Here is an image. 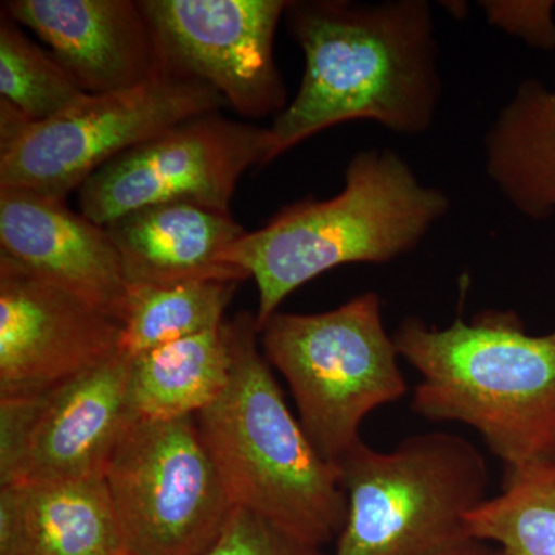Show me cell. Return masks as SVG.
<instances>
[{
	"instance_id": "1",
	"label": "cell",
	"mask_w": 555,
	"mask_h": 555,
	"mask_svg": "<svg viewBox=\"0 0 555 555\" xmlns=\"http://www.w3.org/2000/svg\"><path fill=\"white\" fill-rule=\"evenodd\" d=\"M284 17L305 73L297 96L269 127L273 160L350 120H372L404 137L433 127L443 82L426 0H298Z\"/></svg>"
},
{
	"instance_id": "2",
	"label": "cell",
	"mask_w": 555,
	"mask_h": 555,
	"mask_svg": "<svg viewBox=\"0 0 555 555\" xmlns=\"http://www.w3.org/2000/svg\"><path fill=\"white\" fill-rule=\"evenodd\" d=\"M392 337L422 377L416 415L477 430L506 469L555 455V331L531 335L514 310L485 309L447 327L406 317Z\"/></svg>"
},
{
	"instance_id": "3",
	"label": "cell",
	"mask_w": 555,
	"mask_h": 555,
	"mask_svg": "<svg viewBox=\"0 0 555 555\" xmlns=\"http://www.w3.org/2000/svg\"><path fill=\"white\" fill-rule=\"evenodd\" d=\"M451 208L390 149L358 152L345 189L326 201L284 207L222 255L257 283L259 331L281 302L309 281L347 264H387L414 251Z\"/></svg>"
},
{
	"instance_id": "4",
	"label": "cell",
	"mask_w": 555,
	"mask_h": 555,
	"mask_svg": "<svg viewBox=\"0 0 555 555\" xmlns=\"http://www.w3.org/2000/svg\"><path fill=\"white\" fill-rule=\"evenodd\" d=\"M233 367L222 396L196 420L235 507L305 545L337 542L347 516L341 469L318 454L259 352L257 317L225 321Z\"/></svg>"
},
{
	"instance_id": "5",
	"label": "cell",
	"mask_w": 555,
	"mask_h": 555,
	"mask_svg": "<svg viewBox=\"0 0 555 555\" xmlns=\"http://www.w3.org/2000/svg\"><path fill=\"white\" fill-rule=\"evenodd\" d=\"M345 526L328 555H477L467 516L488 496V463L466 438L434 430L378 451L363 440L338 463Z\"/></svg>"
},
{
	"instance_id": "6",
	"label": "cell",
	"mask_w": 555,
	"mask_h": 555,
	"mask_svg": "<svg viewBox=\"0 0 555 555\" xmlns=\"http://www.w3.org/2000/svg\"><path fill=\"white\" fill-rule=\"evenodd\" d=\"M264 357L286 378L318 454L338 465L375 409L408 393L383 301L364 292L320 313H273L259 331Z\"/></svg>"
},
{
	"instance_id": "7",
	"label": "cell",
	"mask_w": 555,
	"mask_h": 555,
	"mask_svg": "<svg viewBox=\"0 0 555 555\" xmlns=\"http://www.w3.org/2000/svg\"><path fill=\"white\" fill-rule=\"evenodd\" d=\"M104 480L129 555H204L235 509L196 416L138 420Z\"/></svg>"
},
{
	"instance_id": "8",
	"label": "cell",
	"mask_w": 555,
	"mask_h": 555,
	"mask_svg": "<svg viewBox=\"0 0 555 555\" xmlns=\"http://www.w3.org/2000/svg\"><path fill=\"white\" fill-rule=\"evenodd\" d=\"M222 105L224 98L207 83L167 73L134 89L87 94L57 118L28 124L0 149V189L65 201L122 153Z\"/></svg>"
},
{
	"instance_id": "9",
	"label": "cell",
	"mask_w": 555,
	"mask_h": 555,
	"mask_svg": "<svg viewBox=\"0 0 555 555\" xmlns=\"http://www.w3.org/2000/svg\"><path fill=\"white\" fill-rule=\"evenodd\" d=\"M270 129L218 112L196 116L122 153L78 190L80 214L100 225L139 208L193 203L230 211L247 170L273 160Z\"/></svg>"
},
{
	"instance_id": "10",
	"label": "cell",
	"mask_w": 555,
	"mask_h": 555,
	"mask_svg": "<svg viewBox=\"0 0 555 555\" xmlns=\"http://www.w3.org/2000/svg\"><path fill=\"white\" fill-rule=\"evenodd\" d=\"M129 378L118 352L49 393L0 400V486L104 478L138 422Z\"/></svg>"
},
{
	"instance_id": "11",
	"label": "cell",
	"mask_w": 555,
	"mask_h": 555,
	"mask_svg": "<svg viewBox=\"0 0 555 555\" xmlns=\"http://www.w3.org/2000/svg\"><path fill=\"white\" fill-rule=\"evenodd\" d=\"M288 0H142L159 67L207 83L246 118L287 107L273 43Z\"/></svg>"
},
{
	"instance_id": "12",
	"label": "cell",
	"mask_w": 555,
	"mask_h": 555,
	"mask_svg": "<svg viewBox=\"0 0 555 555\" xmlns=\"http://www.w3.org/2000/svg\"><path fill=\"white\" fill-rule=\"evenodd\" d=\"M120 323L0 255V400L43 396L119 352Z\"/></svg>"
},
{
	"instance_id": "13",
	"label": "cell",
	"mask_w": 555,
	"mask_h": 555,
	"mask_svg": "<svg viewBox=\"0 0 555 555\" xmlns=\"http://www.w3.org/2000/svg\"><path fill=\"white\" fill-rule=\"evenodd\" d=\"M0 255L120 323L129 284L107 229L65 201L0 189Z\"/></svg>"
},
{
	"instance_id": "14",
	"label": "cell",
	"mask_w": 555,
	"mask_h": 555,
	"mask_svg": "<svg viewBox=\"0 0 555 555\" xmlns=\"http://www.w3.org/2000/svg\"><path fill=\"white\" fill-rule=\"evenodd\" d=\"M2 13L39 36L86 93L134 89L163 73L141 2L9 0Z\"/></svg>"
},
{
	"instance_id": "15",
	"label": "cell",
	"mask_w": 555,
	"mask_h": 555,
	"mask_svg": "<svg viewBox=\"0 0 555 555\" xmlns=\"http://www.w3.org/2000/svg\"><path fill=\"white\" fill-rule=\"evenodd\" d=\"M105 229L129 286L248 280L243 269L221 261L248 232L230 211L193 203L156 204L124 215Z\"/></svg>"
},
{
	"instance_id": "16",
	"label": "cell",
	"mask_w": 555,
	"mask_h": 555,
	"mask_svg": "<svg viewBox=\"0 0 555 555\" xmlns=\"http://www.w3.org/2000/svg\"><path fill=\"white\" fill-rule=\"evenodd\" d=\"M0 555H129L104 478L0 486Z\"/></svg>"
},
{
	"instance_id": "17",
	"label": "cell",
	"mask_w": 555,
	"mask_h": 555,
	"mask_svg": "<svg viewBox=\"0 0 555 555\" xmlns=\"http://www.w3.org/2000/svg\"><path fill=\"white\" fill-rule=\"evenodd\" d=\"M485 170L521 217H555V90L528 78L503 105L483 139Z\"/></svg>"
},
{
	"instance_id": "18",
	"label": "cell",
	"mask_w": 555,
	"mask_h": 555,
	"mask_svg": "<svg viewBox=\"0 0 555 555\" xmlns=\"http://www.w3.org/2000/svg\"><path fill=\"white\" fill-rule=\"evenodd\" d=\"M130 401L138 420L198 416L224 392L233 357L224 323L129 358Z\"/></svg>"
},
{
	"instance_id": "19",
	"label": "cell",
	"mask_w": 555,
	"mask_h": 555,
	"mask_svg": "<svg viewBox=\"0 0 555 555\" xmlns=\"http://www.w3.org/2000/svg\"><path fill=\"white\" fill-rule=\"evenodd\" d=\"M240 283L199 280L129 286L120 317L119 352L133 358L224 323L225 309Z\"/></svg>"
},
{
	"instance_id": "20",
	"label": "cell",
	"mask_w": 555,
	"mask_h": 555,
	"mask_svg": "<svg viewBox=\"0 0 555 555\" xmlns=\"http://www.w3.org/2000/svg\"><path fill=\"white\" fill-rule=\"evenodd\" d=\"M481 542L513 555H555V455L506 469L499 495L467 516Z\"/></svg>"
},
{
	"instance_id": "21",
	"label": "cell",
	"mask_w": 555,
	"mask_h": 555,
	"mask_svg": "<svg viewBox=\"0 0 555 555\" xmlns=\"http://www.w3.org/2000/svg\"><path fill=\"white\" fill-rule=\"evenodd\" d=\"M87 94L53 54L2 13L0 100L10 102L31 122H46L75 107Z\"/></svg>"
},
{
	"instance_id": "22",
	"label": "cell",
	"mask_w": 555,
	"mask_h": 555,
	"mask_svg": "<svg viewBox=\"0 0 555 555\" xmlns=\"http://www.w3.org/2000/svg\"><path fill=\"white\" fill-rule=\"evenodd\" d=\"M204 555H328L320 547L305 545L268 524L235 507L224 531Z\"/></svg>"
},
{
	"instance_id": "23",
	"label": "cell",
	"mask_w": 555,
	"mask_h": 555,
	"mask_svg": "<svg viewBox=\"0 0 555 555\" xmlns=\"http://www.w3.org/2000/svg\"><path fill=\"white\" fill-rule=\"evenodd\" d=\"M489 24L537 50H555V0H481Z\"/></svg>"
},
{
	"instance_id": "24",
	"label": "cell",
	"mask_w": 555,
	"mask_h": 555,
	"mask_svg": "<svg viewBox=\"0 0 555 555\" xmlns=\"http://www.w3.org/2000/svg\"><path fill=\"white\" fill-rule=\"evenodd\" d=\"M477 555H513L507 553V551L502 550V547L491 545L488 550H485L483 553Z\"/></svg>"
}]
</instances>
